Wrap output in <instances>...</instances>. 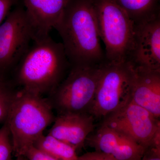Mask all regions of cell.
Returning <instances> with one entry per match:
<instances>
[{
  "label": "cell",
  "mask_w": 160,
  "mask_h": 160,
  "mask_svg": "<svg viewBox=\"0 0 160 160\" xmlns=\"http://www.w3.org/2000/svg\"><path fill=\"white\" fill-rule=\"evenodd\" d=\"M54 29L71 66H95L106 61L92 0H69Z\"/></svg>",
  "instance_id": "6da1fadb"
},
{
  "label": "cell",
  "mask_w": 160,
  "mask_h": 160,
  "mask_svg": "<svg viewBox=\"0 0 160 160\" xmlns=\"http://www.w3.org/2000/svg\"><path fill=\"white\" fill-rule=\"evenodd\" d=\"M32 42L13 69L14 83L40 95L51 93L66 78L71 65L62 43L50 35Z\"/></svg>",
  "instance_id": "7a4b0ae2"
},
{
  "label": "cell",
  "mask_w": 160,
  "mask_h": 160,
  "mask_svg": "<svg viewBox=\"0 0 160 160\" xmlns=\"http://www.w3.org/2000/svg\"><path fill=\"white\" fill-rule=\"evenodd\" d=\"M55 118L49 101L34 92L17 90L6 121L16 157L23 156Z\"/></svg>",
  "instance_id": "3957f363"
},
{
  "label": "cell",
  "mask_w": 160,
  "mask_h": 160,
  "mask_svg": "<svg viewBox=\"0 0 160 160\" xmlns=\"http://www.w3.org/2000/svg\"><path fill=\"white\" fill-rule=\"evenodd\" d=\"M106 61L130 62L134 48L135 24L113 0H92Z\"/></svg>",
  "instance_id": "277c9868"
},
{
  "label": "cell",
  "mask_w": 160,
  "mask_h": 160,
  "mask_svg": "<svg viewBox=\"0 0 160 160\" xmlns=\"http://www.w3.org/2000/svg\"><path fill=\"white\" fill-rule=\"evenodd\" d=\"M101 64L71 66L68 74L50 93L49 103L58 114L89 113L94 99Z\"/></svg>",
  "instance_id": "5b68a950"
},
{
  "label": "cell",
  "mask_w": 160,
  "mask_h": 160,
  "mask_svg": "<svg viewBox=\"0 0 160 160\" xmlns=\"http://www.w3.org/2000/svg\"><path fill=\"white\" fill-rule=\"evenodd\" d=\"M133 70L129 62L102 63L89 114L95 119L104 118L130 101Z\"/></svg>",
  "instance_id": "8992f818"
},
{
  "label": "cell",
  "mask_w": 160,
  "mask_h": 160,
  "mask_svg": "<svg viewBox=\"0 0 160 160\" xmlns=\"http://www.w3.org/2000/svg\"><path fill=\"white\" fill-rule=\"evenodd\" d=\"M33 39L31 25L21 1L0 25V75L13 70Z\"/></svg>",
  "instance_id": "52a82bcc"
},
{
  "label": "cell",
  "mask_w": 160,
  "mask_h": 160,
  "mask_svg": "<svg viewBox=\"0 0 160 160\" xmlns=\"http://www.w3.org/2000/svg\"><path fill=\"white\" fill-rule=\"evenodd\" d=\"M102 125L128 136L146 149L160 145L159 120L131 99L104 118Z\"/></svg>",
  "instance_id": "ba28073f"
},
{
  "label": "cell",
  "mask_w": 160,
  "mask_h": 160,
  "mask_svg": "<svg viewBox=\"0 0 160 160\" xmlns=\"http://www.w3.org/2000/svg\"><path fill=\"white\" fill-rule=\"evenodd\" d=\"M134 48L130 62L135 66L160 70V19L157 14L135 24Z\"/></svg>",
  "instance_id": "9c48e42d"
},
{
  "label": "cell",
  "mask_w": 160,
  "mask_h": 160,
  "mask_svg": "<svg viewBox=\"0 0 160 160\" xmlns=\"http://www.w3.org/2000/svg\"><path fill=\"white\" fill-rule=\"evenodd\" d=\"M95 151L117 160H140L146 149L124 133L102 125L86 139Z\"/></svg>",
  "instance_id": "30bf717a"
},
{
  "label": "cell",
  "mask_w": 160,
  "mask_h": 160,
  "mask_svg": "<svg viewBox=\"0 0 160 160\" xmlns=\"http://www.w3.org/2000/svg\"><path fill=\"white\" fill-rule=\"evenodd\" d=\"M69 1L21 0L31 25L33 41L49 35L51 29L58 23Z\"/></svg>",
  "instance_id": "8fae6325"
},
{
  "label": "cell",
  "mask_w": 160,
  "mask_h": 160,
  "mask_svg": "<svg viewBox=\"0 0 160 160\" xmlns=\"http://www.w3.org/2000/svg\"><path fill=\"white\" fill-rule=\"evenodd\" d=\"M133 66L130 90L131 99L159 119L160 117V70Z\"/></svg>",
  "instance_id": "7c38bea8"
},
{
  "label": "cell",
  "mask_w": 160,
  "mask_h": 160,
  "mask_svg": "<svg viewBox=\"0 0 160 160\" xmlns=\"http://www.w3.org/2000/svg\"><path fill=\"white\" fill-rule=\"evenodd\" d=\"M94 120L89 113L58 114L48 134L77 150L84 146L87 138L94 131Z\"/></svg>",
  "instance_id": "4fadbf2b"
},
{
  "label": "cell",
  "mask_w": 160,
  "mask_h": 160,
  "mask_svg": "<svg viewBox=\"0 0 160 160\" xmlns=\"http://www.w3.org/2000/svg\"><path fill=\"white\" fill-rule=\"evenodd\" d=\"M33 146L58 160H77L76 150L70 145L48 134H43Z\"/></svg>",
  "instance_id": "5bb4252c"
},
{
  "label": "cell",
  "mask_w": 160,
  "mask_h": 160,
  "mask_svg": "<svg viewBox=\"0 0 160 160\" xmlns=\"http://www.w3.org/2000/svg\"><path fill=\"white\" fill-rule=\"evenodd\" d=\"M126 12L134 24L158 14L155 11L157 0H113Z\"/></svg>",
  "instance_id": "9a60e30c"
},
{
  "label": "cell",
  "mask_w": 160,
  "mask_h": 160,
  "mask_svg": "<svg viewBox=\"0 0 160 160\" xmlns=\"http://www.w3.org/2000/svg\"><path fill=\"white\" fill-rule=\"evenodd\" d=\"M17 92L14 84L0 75V123L6 122Z\"/></svg>",
  "instance_id": "2e32d148"
},
{
  "label": "cell",
  "mask_w": 160,
  "mask_h": 160,
  "mask_svg": "<svg viewBox=\"0 0 160 160\" xmlns=\"http://www.w3.org/2000/svg\"><path fill=\"white\" fill-rule=\"evenodd\" d=\"M12 154L11 135L5 122L0 128V160H12Z\"/></svg>",
  "instance_id": "e0dca14e"
},
{
  "label": "cell",
  "mask_w": 160,
  "mask_h": 160,
  "mask_svg": "<svg viewBox=\"0 0 160 160\" xmlns=\"http://www.w3.org/2000/svg\"><path fill=\"white\" fill-rule=\"evenodd\" d=\"M23 156L28 160H58L40 151L33 146L27 149Z\"/></svg>",
  "instance_id": "ac0fdd59"
},
{
  "label": "cell",
  "mask_w": 160,
  "mask_h": 160,
  "mask_svg": "<svg viewBox=\"0 0 160 160\" xmlns=\"http://www.w3.org/2000/svg\"><path fill=\"white\" fill-rule=\"evenodd\" d=\"M21 0H0V25L3 23L9 12Z\"/></svg>",
  "instance_id": "d6986e66"
},
{
  "label": "cell",
  "mask_w": 160,
  "mask_h": 160,
  "mask_svg": "<svg viewBox=\"0 0 160 160\" xmlns=\"http://www.w3.org/2000/svg\"><path fill=\"white\" fill-rule=\"evenodd\" d=\"M140 160H160V145H154L146 149Z\"/></svg>",
  "instance_id": "ffe728a7"
},
{
  "label": "cell",
  "mask_w": 160,
  "mask_h": 160,
  "mask_svg": "<svg viewBox=\"0 0 160 160\" xmlns=\"http://www.w3.org/2000/svg\"><path fill=\"white\" fill-rule=\"evenodd\" d=\"M86 153L91 160H117L111 156L100 152L95 151Z\"/></svg>",
  "instance_id": "44dd1931"
},
{
  "label": "cell",
  "mask_w": 160,
  "mask_h": 160,
  "mask_svg": "<svg viewBox=\"0 0 160 160\" xmlns=\"http://www.w3.org/2000/svg\"><path fill=\"white\" fill-rule=\"evenodd\" d=\"M77 160H91L88 157L86 153L81 156H78Z\"/></svg>",
  "instance_id": "7402d4cb"
},
{
  "label": "cell",
  "mask_w": 160,
  "mask_h": 160,
  "mask_svg": "<svg viewBox=\"0 0 160 160\" xmlns=\"http://www.w3.org/2000/svg\"><path fill=\"white\" fill-rule=\"evenodd\" d=\"M15 160H26V158L23 156H19L16 157Z\"/></svg>",
  "instance_id": "603a6c76"
}]
</instances>
